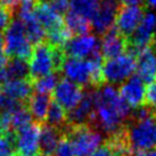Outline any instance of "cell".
<instances>
[{
    "label": "cell",
    "mask_w": 156,
    "mask_h": 156,
    "mask_svg": "<svg viewBox=\"0 0 156 156\" xmlns=\"http://www.w3.org/2000/svg\"><path fill=\"white\" fill-rule=\"evenodd\" d=\"M6 70L9 80L12 79H27L29 76V64L25 60L17 58H10L6 64Z\"/></svg>",
    "instance_id": "obj_26"
},
{
    "label": "cell",
    "mask_w": 156,
    "mask_h": 156,
    "mask_svg": "<svg viewBox=\"0 0 156 156\" xmlns=\"http://www.w3.org/2000/svg\"><path fill=\"white\" fill-rule=\"evenodd\" d=\"M14 156H21V155H20V154H17V153H16V154H15Z\"/></svg>",
    "instance_id": "obj_41"
},
{
    "label": "cell",
    "mask_w": 156,
    "mask_h": 156,
    "mask_svg": "<svg viewBox=\"0 0 156 156\" xmlns=\"http://www.w3.org/2000/svg\"><path fill=\"white\" fill-rule=\"evenodd\" d=\"M7 62H8V56L5 53V49H4V39H2V36L0 34V68L6 67Z\"/></svg>",
    "instance_id": "obj_33"
},
{
    "label": "cell",
    "mask_w": 156,
    "mask_h": 156,
    "mask_svg": "<svg viewBox=\"0 0 156 156\" xmlns=\"http://www.w3.org/2000/svg\"><path fill=\"white\" fill-rule=\"evenodd\" d=\"M156 31V15L153 12H147L142 17L140 24L136 31L130 36L127 44L131 47V52L136 56L140 51L151 47L155 40Z\"/></svg>",
    "instance_id": "obj_9"
},
{
    "label": "cell",
    "mask_w": 156,
    "mask_h": 156,
    "mask_svg": "<svg viewBox=\"0 0 156 156\" xmlns=\"http://www.w3.org/2000/svg\"><path fill=\"white\" fill-rule=\"evenodd\" d=\"M146 88V84L142 82L141 78L136 75H133L121 85L118 93L126 105L136 109L145 106Z\"/></svg>",
    "instance_id": "obj_13"
},
{
    "label": "cell",
    "mask_w": 156,
    "mask_h": 156,
    "mask_svg": "<svg viewBox=\"0 0 156 156\" xmlns=\"http://www.w3.org/2000/svg\"><path fill=\"white\" fill-rule=\"evenodd\" d=\"M15 138L16 133L14 131H7L0 138V156H14L16 154Z\"/></svg>",
    "instance_id": "obj_28"
},
{
    "label": "cell",
    "mask_w": 156,
    "mask_h": 156,
    "mask_svg": "<svg viewBox=\"0 0 156 156\" xmlns=\"http://www.w3.org/2000/svg\"><path fill=\"white\" fill-rule=\"evenodd\" d=\"M46 37H47V44H49L52 47L63 49L64 45L71 38V34L63 23V24L47 31Z\"/></svg>",
    "instance_id": "obj_25"
},
{
    "label": "cell",
    "mask_w": 156,
    "mask_h": 156,
    "mask_svg": "<svg viewBox=\"0 0 156 156\" xmlns=\"http://www.w3.org/2000/svg\"><path fill=\"white\" fill-rule=\"evenodd\" d=\"M83 97V88L68 79H61L53 91L54 101L68 112L77 107Z\"/></svg>",
    "instance_id": "obj_11"
},
{
    "label": "cell",
    "mask_w": 156,
    "mask_h": 156,
    "mask_svg": "<svg viewBox=\"0 0 156 156\" xmlns=\"http://www.w3.org/2000/svg\"><path fill=\"white\" fill-rule=\"evenodd\" d=\"M58 82H60L58 75L56 73H53L51 75H47V76H44V77L34 80L32 87L36 91V93L49 95V93H52L55 90Z\"/></svg>",
    "instance_id": "obj_27"
},
{
    "label": "cell",
    "mask_w": 156,
    "mask_h": 156,
    "mask_svg": "<svg viewBox=\"0 0 156 156\" xmlns=\"http://www.w3.org/2000/svg\"><path fill=\"white\" fill-rule=\"evenodd\" d=\"M136 71L145 84L149 85L156 80V51L151 46L136 54Z\"/></svg>",
    "instance_id": "obj_14"
},
{
    "label": "cell",
    "mask_w": 156,
    "mask_h": 156,
    "mask_svg": "<svg viewBox=\"0 0 156 156\" xmlns=\"http://www.w3.org/2000/svg\"><path fill=\"white\" fill-rule=\"evenodd\" d=\"M103 2H115V0H103Z\"/></svg>",
    "instance_id": "obj_39"
},
{
    "label": "cell",
    "mask_w": 156,
    "mask_h": 156,
    "mask_svg": "<svg viewBox=\"0 0 156 156\" xmlns=\"http://www.w3.org/2000/svg\"><path fill=\"white\" fill-rule=\"evenodd\" d=\"M37 156H46V155H43V154H38Z\"/></svg>",
    "instance_id": "obj_40"
},
{
    "label": "cell",
    "mask_w": 156,
    "mask_h": 156,
    "mask_svg": "<svg viewBox=\"0 0 156 156\" xmlns=\"http://www.w3.org/2000/svg\"><path fill=\"white\" fill-rule=\"evenodd\" d=\"M131 109L115 86L102 85L98 91H94V112L88 125L112 136L126 125Z\"/></svg>",
    "instance_id": "obj_1"
},
{
    "label": "cell",
    "mask_w": 156,
    "mask_h": 156,
    "mask_svg": "<svg viewBox=\"0 0 156 156\" xmlns=\"http://www.w3.org/2000/svg\"><path fill=\"white\" fill-rule=\"evenodd\" d=\"M154 115H155V118H156V110H155V114H154Z\"/></svg>",
    "instance_id": "obj_42"
},
{
    "label": "cell",
    "mask_w": 156,
    "mask_h": 156,
    "mask_svg": "<svg viewBox=\"0 0 156 156\" xmlns=\"http://www.w3.org/2000/svg\"><path fill=\"white\" fill-rule=\"evenodd\" d=\"M118 12V5L116 2H102L95 15L90 21L92 29L100 34H105L112 29Z\"/></svg>",
    "instance_id": "obj_15"
},
{
    "label": "cell",
    "mask_w": 156,
    "mask_h": 156,
    "mask_svg": "<svg viewBox=\"0 0 156 156\" xmlns=\"http://www.w3.org/2000/svg\"><path fill=\"white\" fill-rule=\"evenodd\" d=\"M103 58L98 54L92 58H64L60 70L62 71L64 79H68L78 86H101L103 83L102 77Z\"/></svg>",
    "instance_id": "obj_2"
},
{
    "label": "cell",
    "mask_w": 156,
    "mask_h": 156,
    "mask_svg": "<svg viewBox=\"0 0 156 156\" xmlns=\"http://www.w3.org/2000/svg\"><path fill=\"white\" fill-rule=\"evenodd\" d=\"M4 49L7 56L29 60L32 53V44L25 32L24 24L19 19L10 22L4 34Z\"/></svg>",
    "instance_id": "obj_6"
},
{
    "label": "cell",
    "mask_w": 156,
    "mask_h": 156,
    "mask_svg": "<svg viewBox=\"0 0 156 156\" xmlns=\"http://www.w3.org/2000/svg\"><path fill=\"white\" fill-rule=\"evenodd\" d=\"M7 131H8V129H7V126H6L5 119H4L2 115L0 114V138L4 136Z\"/></svg>",
    "instance_id": "obj_36"
},
{
    "label": "cell",
    "mask_w": 156,
    "mask_h": 156,
    "mask_svg": "<svg viewBox=\"0 0 156 156\" xmlns=\"http://www.w3.org/2000/svg\"><path fill=\"white\" fill-rule=\"evenodd\" d=\"M8 80H9V77H8V73H7L6 67L0 68V88L2 87Z\"/></svg>",
    "instance_id": "obj_34"
},
{
    "label": "cell",
    "mask_w": 156,
    "mask_h": 156,
    "mask_svg": "<svg viewBox=\"0 0 156 156\" xmlns=\"http://www.w3.org/2000/svg\"><path fill=\"white\" fill-rule=\"evenodd\" d=\"M145 12L140 6H123L118 8L115 20V29L123 37H130L140 24Z\"/></svg>",
    "instance_id": "obj_12"
},
{
    "label": "cell",
    "mask_w": 156,
    "mask_h": 156,
    "mask_svg": "<svg viewBox=\"0 0 156 156\" xmlns=\"http://www.w3.org/2000/svg\"><path fill=\"white\" fill-rule=\"evenodd\" d=\"M144 0H121L124 6H139Z\"/></svg>",
    "instance_id": "obj_37"
},
{
    "label": "cell",
    "mask_w": 156,
    "mask_h": 156,
    "mask_svg": "<svg viewBox=\"0 0 156 156\" xmlns=\"http://www.w3.org/2000/svg\"><path fill=\"white\" fill-rule=\"evenodd\" d=\"M64 58L63 49L52 47L47 43L36 45L29 58L30 77L36 80L60 70Z\"/></svg>",
    "instance_id": "obj_3"
},
{
    "label": "cell",
    "mask_w": 156,
    "mask_h": 156,
    "mask_svg": "<svg viewBox=\"0 0 156 156\" xmlns=\"http://www.w3.org/2000/svg\"><path fill=\"white\" fill-rule=\"evenodd\" d=\"M67 118H68V112L54 100L51 101L47 116H46V124L53 127H56V129H60L64 132L68 126Z\"/></svg>",
    "instance_id": "obj_23"
},
{
    "label": "cell",
    "mask_w": 156,
    "mask_h": 156,
    "mask_svg": "<svg viewBox=\"0 0 156 156\" xmlns=\"http://www.w3.org/2000/svg\"><path fill=\"white\" fill-rule=\"evenodd\" d=\"M64 136L73 147L75 156H90L101 146L103 141L100 131L88 124L77 126L68 125L64 131Z\"/></svg>",
    "instance_id": "obj_4"
},
{
    "label": "cell",
    "mask_w": 156,
    "mask_h": 156,
    "mask_svg": "<svg viewBox=\"0 0 156 156\" xmlns=\"http://www.w3.org/2000/svg\"><path fill=\"white\" fill-rule=\"evenodd\" d=\"M40 125L32 122L30 125L16 132L15 149L21 156H37L39 154Z\"/></svg>",
    "instance_id": "obj_10"
},
{
    "label": "cell",
    "mask_w": 156,
    "mask_h": 156,
    "mask_svg": "<svg viewBox=\"0 0 156 156\" xmlns=\"http://www.w3.org/2000/svg\"><path fill=\"white\" fill-rule=\"evenodd\" d=\"M90 156H115V154H114L112 149L105 144V145L99 147L97 151H94L93 154H91Z\"/></svg>",
    "instance_id": "obj_32"
},
{
    "label": "cell",
    "mask_w": 156,
    "mask_h": 156,
    "mask_svg": "<svg viewBox=\"0 0 156 156\" xmlns=\"http://www.w3.org/2000/svg\"><path fill=\"white\" fill-rule=\"evenodd\" d=\"M94 112V91L84 93L82 101L73 110L68 112L67 122L70 126H77L88 124Z\"/></svg>",
    "instance_id": "obj_17"
},
{
    "label": "cell",
    "mask_w": 156,
    "mask_h": 156,
    "mask_svg": "<svg viewBox=\"0 0 156 156\" xmlns=\"http://www.w3.org/2000/svg\"><path fill=\"white\" fill-rule=\"evenodd\" d=\"M64 136V132L60 129L47 125L46 123L40 125L39 136V154L46 156H54L58 142Z\"/></svg>",
    "instance_id": "obj_18"
},
{
    "label": "cell",
    "mask_w": 156,
    "mask_h": 156,
    "mask_svg": "<svg viewBox=\"0 0 156 156\" xmlns=\"http://www.w3.org/2000/svg\"><path fill=\"white\" fill-rule=\"evenodd\" d=\"M100 5H101V0H69L70 12L88 21H91L95 15Z\"/></svg>",
    "instance_id": "obj_22"
},
{
    "label": "cell",
    "mask_w": 156,
    "mask_h": 156,
    "mask_svg": "<svg viewBox=\"0 0 156 156\" xmlns=\"http://www.w3.org/2000/svg\"><path fill=\"white\" fill-rule=\"evenodd\" d=\"M64 55L67 58L88 60L100 52V39L94 34H79L69 39L63 47Z\"/></svg>",
    "instance_id": "obj_8"
},
{
    "label": "cell",
    "mask_w": 156,
    "mask_h": 156,
    "mask_svg": "<svg viewBox=\"0 0 156 156\" xmlns=\"http://www.w3.org/2000/svg\"><path fill=\"white\" fill-rule=\"evenodd\" d=\"M6 97L13 99L15 101L24 103L32 95V83L29 79H12L1 87Z\"/></svg>",
    "instance_id": "obj_19"
},
{
    "label": "cell",
    "mask_w": 156,
    "mask_h": 156,
    "mask_svg": "<svg viewBox=\"0 0 156 156\" xmlns=\"http://www.w3.org/2000/svg\"><path fill=\"white\" fill-rule=\"evenodd\" d=\"M41 2H45L55 10L58 15H66L69 10V0H39Z\"/></svg>",
    "instance_id": "obj_29"
},
{
    "label": "cell",
    "mask_w": 156,
    "mask_h": 156,
    "mask_svg": "<svg viewBox=\"0 0 156 156\" xmlns=\"http://www.w3.org/2000/svg\"><path fill=\"white\" fill-rule=\"evenodd\" d=\"M34 16L38 20L40 25L44 28L45 31L56 28L58 25L63 24V20L62 16L58 15L55 10H53L47 4L39 1L36 10H34Z\"/></svg>",
    "instance_id": "obj_21"
},
{
    "label": "cell",
    "mask_w": 156,
    "mask_h": 156,
    "mask_svg": "<svg viewBox=\"0 0 156 156\" xmlns=\"http://www.w3.org/2000/svg\"><path fill=\"white\" fill-rule=\"evenodd\" d=\"M126 47L127 40L115 28L106 32L102 36V39H100V52L102 58L107 60L125 53Z\"/></svg>",
    "instance_id": "obj_16"
},
{
    "label": "cell",
    "mask_w": 156,
    "mask_h": 156,
    "mask_svg": "<svg viewBox=\"0 0 156 156\" xmlns=\"http://www.w3.org/2000/svg\"><path fill=\"white\" fill-rule=\"evenodd\" d=\"M19 1L20 0H0V5L5 6V7H7V8H9L12 10L17 6Z\"/></svg>",
    "instance_id": "obj_35"
},
{
    "label": "cell",
    "mask_w": 156,
    "mask_h": 156,
    "mask_svg": "<svg viewBox=\"0 0 156 156\" xmlns=\"http://www.w3.org/2000/svg\"><path fill=\"white\" fill-rule=\"evenodd\" d=\"M12 22V12L9 8L0 5V32H5Z\"/></svg>",
    "instance_id": "obj_31"
},
{
    "label": "cell",
    "mask_w": 156,
    "mask_h": 156,
    "mask_svg": "<svg viewBox=\"0 0 156 156\" xmlns=\"http://www.w3.org/2000/svg\"><path fill=\"white\" fill-rule=\"evenodd\" d=\"M146 1H147V5L149 6L151 8L156 9V0H146Z\"/></svg>",
    "instance_id": "obj_38"
},
{
    "label": "cell",
    "mask_w": 156,
    "mask_h": 156,
    "mask_svg": "<svg viewBox=\"0 0 156 156\" xmlns=\"http://www.w3.org/2000/svg\"><path fill=\"white\" fill-rule=\"evenodd\" d=\"M25 105L34 122L38 124H44V121H46L49 105H51V97L46 94L34 93L30 97Z\"/></svg>",
    "instance_id": "obj_20"
},
{
    "label": "cell",
    "mask_w": 156,
    "mask_h": 156,
    "mask_svg": "<svg viewBox=\"0 0 156 156\" xmlns=\"http://www.w3.org/2000/svg\"><path fill=\"white\" fill-rule=\"evenodd\" d=\"M125 132L132 151L156 149L155 115L136 122H129L125 125Z\"/></svg>",
    "instance_id": "obj_5"
},
{
    "label": "cell",
    "mask_w": 156,
    "mask_h": 156,
    "mask_svg": "<svg viewBox=\"0 0 156 156\" xmlns=\"http://www.w3.org/2000/svg\"><path fill=\"white\" fill-rule=\"evenodd\" d=\"M63 23L67 27V29L70 31V34H73L76 36L86 34L91 29V23L88 20L84 19L70 10H68V13L64 15Z\"/></svg>",
    "instance_id": "obj_24"
},
{
    "label": "cell",
    "mask_w": 156,
    "mask_h": 156,
    "mask_svg": "<svg viewBox=\"0 0 156 156\" xmlns=\"http://www.w3.org/2000/svg\"><path fill=\"white\" fill-rule=\"evenodd\" d=\"M54 156H75L73 147H71L70 142L66 136H63L61 139V141L58 142V146L55 151Z\"/></svg>",
    "instance_id": "obj_30"
},
{
    "label": "cell",
    "mask_w": 156,
    "mask_h": 156,
    "mask_svg": "<svg viewBox=\"0 0 156 156\" xmlns=\"http://www.w3.org/2000/svg\"><path fill=\"white\" fill-rule=\"evenodd\" d=\"M134 71H136V55L132 52L123 53L117 58H108L103 62V82H107L108 85L123 84L133 76Z\"/></svg>",
    "instance_id": "obj_7"
}]
</instances>
